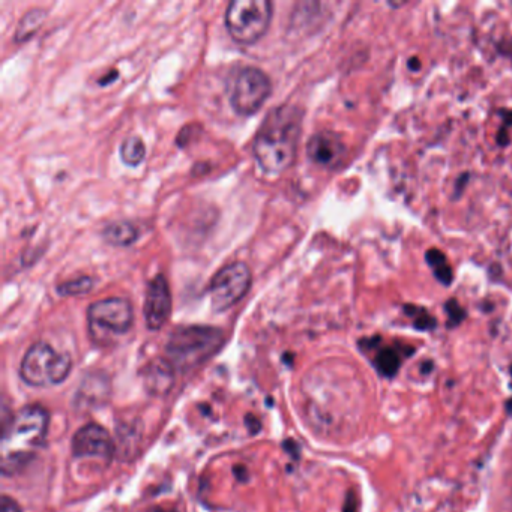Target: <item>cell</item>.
<instances>
[{
  "label": "cell",
  "instance_id": "cell-1",
  "mask_svg": "<svg viewBox=\"0 0 512 512\" xmlns=\"http://www.w3.org/2000/svg\"><path fill=\"white\" fill-rule=\"evenodd\" d=\"M302 131V112L299 107L284 104L274 107L257 130L253 154L266 173H281L290 169L296 160Z\"/></svg>",
  "mask_w": 512,
  "mask_h": 512
},
{
  "label": "cell",
  "instance_id": "cell-2",
  "mask_svg": "<svg viewBox=\"0 0 512 512\" xmlns=\"http://www.w3.org/2000/svg\"><path fill=\"white\" fill-rule=\"evenodd\" d=\"M50 416L43 406L31 404L11 416L4 427L0 445V466L5 476L22 472L43 446Z\"/></svg>",
  "mask_w": 512,
  "mask_h": 512
},
{
  "label": "cell",
  "instance_id": "cell-3",
  "mask_svg": "<svg viewBox=\"0 0 512 512\" xmlns=\"http://www.w3.org/2000/svg\"><path fill=\"white\" fill-rule=\"evenodd\" d=\"M224 341L226 335L214 326H181L167 340V361L179 370H191L214 356Z\"/></svg>",
  "mask_w": 512,
  "mask_h": 512
},
{
  "label": "cell",
  "instance_id": "cell-4",
  "mask_svg": "<svg viewBox=\"0 0 512 512\" xmlns=\"http://www.w3.org/2000/svg\"><path fill=\"white\" fill-rule=\"evenodd\" d=\"M70 355L58 352L47 343H35L29 347L20 364V377L26 385L49 388L64 382L71 373Z\"/></svg>",
  "mask_w": 512,
  "mask_h": 512
},
{
  "label": "cell",
  "instance_id": "cell-5",
  "mask_svg": "<svg viewBox=\"0 0 512 512\" xmlns=\"http://www.w3.org/2000/svg\"><path fill=\"white\" fill-rule=\"evenodd\" d=\"M272 19L269 0H233L226 10V28L239 44H253L268 31Z\"/></svg>",
  "mask_w": 512,
  "mask_h": 512
},
{
  "label": "cell",
  "instance_id": "cell-6",
  "mask_svg": "<svg viewBox=\"0 0 512 512\" xmlns=\"http://www.w3.org/2000/svg\"><path fill=\"white\" fill-rule=\"evenodd\" d=\"M133 322V305L125 298L101 299L88 310L89 332L100 343L130 331Z\"/></svg>",
  "mask_w": 512,
  "mask_h": 512
},
{
  "label": "cell",
  "instance_id": "cell-7",
  "mask_svg": "<svg viewBox=\"0 0 512 512\" xmlns=\"http://www.w3.org/2000/svg\"><path fill=\"white\" fill-rule=\"evenodd\" d=\"M251 283H253V277L245 263L235 262L224 266L214 275L209 284L212 308L217 313L229 310L247 295Z\"/></svg>",
  "mask_w": 512,
  "mask_h": 512
},
{
  "label": "cell",
  "instance_id": "cell-8",
  "mask_svg": "<svg viewBox=\"0 0 512 512\" xmlns=\"http://www.w3.org/2000/svg\"><path fill=\"white\" fill-rule=\"evenodd\" d=\"M272 92L268 74L260 68L245 67L239 71L230 92V104L238 115L250 116L259 112Z\"/></svg>",
  "mask_w": 512,
  "mask_h": 512
},
{
  "label": "cell",
  "instance_id": "cell-9",
  "mask_svg": "<svg viewBox=\"0 0 512 512\" xmlns=\"http://www.w3.org/2000/svg\"><path fill=\"white\" fill-rule=\"evenodd\" d=\"M146 325L151 331H158L166 325L172 313V295L164 275H157L149 281L143 305Z\"/></svg>",
  "mask_w": 512,
  "mask_h": 512
},
{
  "label": "cell",
  "instance_id": "cell-10",
  "mask_svg": "<svg viewBox=\"0 0 512 512\" xmlns=\"http://www.w3.org/2000/svg\"><path fill=\"white\" fill-rule=\"evenodd\" d=\"M74 457H95L110 460L115 452V443L106 428L100 424H88L76 431L73 437Z\"/></svg>",
  "mask_w": 512,
  "mask_h": 512
},
{
  "label": "cell",
  "instance_id": "cell-11",
  "mask_svg": "<svg viewBox=\"0 0 512 512\" xmlns=\"http://www.w3.org/2000/svg\"><path fill=\"white\" fill-rule=\"evenodd\" d=\"M307 155L317 166L332 169L343 161L346 145L337 133L320 131L308 140Z\"/></svg>",
  "mask_w": 512,
  "mask_h": 512
},
{
  "label": "cell",
  "instance_id": "cell-12",
  "mask_svg": "<svg viewBox=\"0 0 512 512\" xmlns=\"http://www.w3.org/2000/svg\"><path fill=\"white\" fill-rule=\"evenodd\" d=\"M175 382V367L167 359H155L146 367L145 386L152 394H166Z\"/></svg>",
  "mask_w": 512,
  "mask_h": 512
},
{
  "label": "cell",
  "instance_id": "cell-13",
  "mask_svg": "<svg viewBox=\"0 0 512 512\" xmlns=\"http://www.w3.org/2000/svg\"><path fill=\"white\" fill-rule=\"evenodd\" d=\"M139 229L131 221H115L104 229L103 236L109 244L115 247H128L133 245L139 238Z\"/></svg>",
  "mask_w": 512,
  "mask_h": 512
},
{
  "label": "cell",
  "instance_id": "cell-14",
  "mask_svg": "<svg viewBox=\"0 0 512 512\" xmlns=\"http://www.w3.org/2000/svg\"><path fill=\"white\" fill-rule=\"evenodd\" d=\"M395 349V347H382L377 350L376 356H374V367L382 374L383 377L392 379L395 374L400 370L401 362H403V349Z\"/></svg>",
  "mask_w": 512,
  "mask_h": 512
},
{
  "label": "cell",
  "instance_id": "cell-15",
  "mask_svg": "<svg viewBox=\"0 0 512 512\" xmlns=\"http://www.w3.org/2000/svg\"><path fill=\"white\" fill-rule=\"evenodd\" d=\"M47 19V11L43 8H34L26 13L19 22L16 29V43H25L29 38L34 37L40 31L44 20Z\"/></svg>",
  "mask_w": 512,
  "mask_h": 512
},
{
  "label": "cell",
  "instance_id": "cell-16",
  "mask_svg": "<svg viewBox=\"0 0 512 512\" xmlns=\"http://www.w3.org/2000/svg\"><path fill=\"white\" fill-rule=\"evenodd\" d=\"M425 260H427L430 268L433 269L434 277L442 283L443 286H451L454 281V272H452L451 266L448 265L443 251L437 250V248H430L425 253Z\"/></svg>",
  "mask_w": 512,
  "mask_h": 512
},
{
  "label": "cell",
  "instance_id": "cell-17",
  "mask_svg": "<svg viewBox=\"0 0 512 512\" xmlns=\"http://www.w3.org/2000/svg\"><path fill=\"white\" fill-rule=\"evenodd\" d=\"M121 160L124 164L130 167L139 166L146 157V146L143 140L139 136H130L122 142L121 149Z\"/></svg>",
  "mask_w": 512,
  "mask_h": 512
},
{
  "label": "cell",
  "instance_id": "cell-18",
  "mask_svg": "<svg viewBox=\"0 0 512 512\" xmlns=\"http://www.w3.org/2000/svg\"><path fill=\"white\" fill-rule=\"evenodd\" d=\"M404 313L412 317L413 326L418 331H433L436 329L437 322L425 308L418 307V305L406 304L403 307Z\"/></svg>",
  "mask_w": 512,
  "mask_h": 512
},
{
  "label": "cell",
  "instance_id": "cell-19",
  "mask_svg": "<svg viewBox=\"0 0 512 512\" xmlns=\"http://www.w3.org/2000/svg\"><path fill=\"white\" fill-rule=\"evenodd\" d=\"M92 287H94V280L85 275V277L68 280L65 283L59 284L58 292L62 296H82L91 292Z\"/></svg>",
  "mask_w": 512,
  "mask_h": 512
},
{
  "label": "cell",
  "instance_id": "cell-20",
  "mask_svg": "<svg viewBox=\"0 0 512 512\" xmlns=\"http://www.w3.org/2000/svg\"><path fill=\"white\" fill-rule=\"evenodd\" d=\"M446 316H448V328H457L463 320L466 319L467 313L457 299L451 298L445 304Z\"/></svg>",
  "mask_w": 512,
  "mask_h": 512
},
{
  "label": "cell",
  "instance_id": "cell-21",
  "mask_svg": "<svg viewBox=\"0 0 512 512\" xmlns=\"http://www.w3.org/2000/svg\"><path fill=\"white\" fill-rule=\"evenodd\" d=\"M0 512H22L19 503L10 496H2L0 499Z\"/></svg>",
  "mask_w": 512,
  "mask_h": 512
},
{
  "label": "cell",
  "instance_id": "cell-22",
  "mask_svg": "<svg viewBox=\"0 0 512 512\" xmlns=\"http://www.w3.org/2000/svg\"><path fill=\"white\" fill-rule=\"evenodd\" d=\"M358 497L353 490H350L346 496V502H344L343 512H358L359 509Z\"/></svg>",
  "mask_w": 512,
  "mask_h": 512
},
{
  "label": "cell",
  "instance_id": "cell-23",
  "mask_svg": "<svg viewBox=\"0 0 512 512\" xmlns=\"http://www.w3.org/2000/svg\"><path fill=\"white\" fill-rule=\"evenodd\" d=\"M467 178H469V175L466 173L464 179L463 176H461V178L458 179L457 184H455V194H457V196H460V194L463 193V188L466 187L467 184Z\"/></svg>",
  "mask_w": 512,
  "mask_h": 512
},
{
  "label": "cell",
  "instance_id": "cell-24",
  "mask_svg": "<svg viewBox=\"0 0 512 512\" xmlns=\"http://www.w3.org/2000/svg\"><path fill=\"white\" fill-rule=\"evenodd\" d=\"M407 67H409V70L413 71V73H418L422 67L421 61H419L418 58H410L409 62H407Z\"/></svg>",
  "mask_w": 512,
  "mask_h": 512
},
{
  "label": "cell",
  "instance_id": "cell-25",
  "mask_svg": "<svg viewBox=\"0 0 512 512\" xmlns=\"http://www.w3.org/2000/svg\"><path fill=\"white\" fill-rule=\"evenodd\" d=\"M500 116H502L503 122H505L506 125H511L512 127V110L511 112H509V110H502Z\"/></svg>",
  "mask_w": 512,
  "mask_h": 512
},
{
  "label": "cell",
  "instance_id": "cell-26",
  "mask_svg": "<svg viewBox=\"0 0 512 512\" xmlns=\"http://www.w3.org/2000/svg\"><path fill=\"white\" fill-rule=\"evenodd\" d=\"M509 371H511V376H512V365H511V368H509Z\"/></svg>",
  "mask_w": 512,
  "mask_h": 512
}]
</instances>
